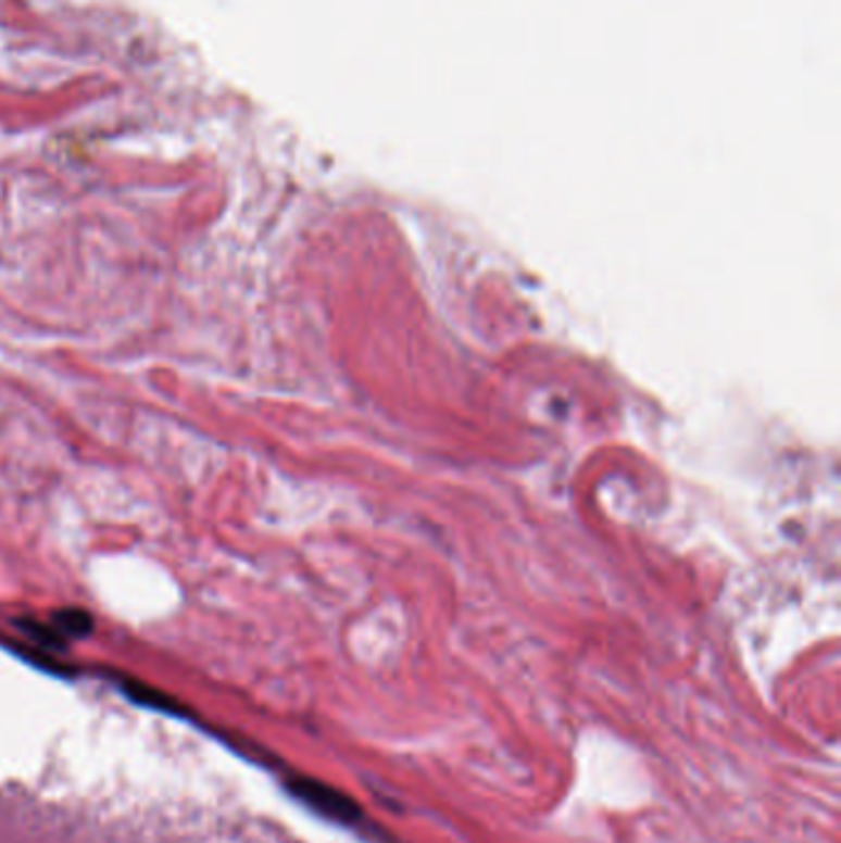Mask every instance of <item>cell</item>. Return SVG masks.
<instances>
[{
    "label": "cell",
    "instance_id": "2",
    "mask_svg": "<svg viewBox=\"0 0 841 843\" xmlns=\"http://www.w3.org/2000/svg\"><path fill=\"white\" fill-rule=\"evenodd\" d=\"M54 627L65 637H85L91 631V617L81 609H65L54 614Z\"/></svg>",
    "mask_w": 841,
    "mask_h": 843
},
{
    "label": "cell",
    "instance_id": "3",
    "mask_svg": "<svg viewBox=\"0 0 841 843\" xmlns=\"http://www.w3.org/2000/svg\"><path fill=\"white\" fill-rule=\"evenodd\" d=\"M124 691L131 695L134 701H139L143 705H153V708H161V710H176L178 705L168 701L163 693H155L151 691L149 685H141V683H124Z\"/></svg>",
    "mask_w": 841,
    "mask_h": 843
},
{
    "label": "cell",
    "instance_id": "4",
    "mask_svg": "<svg viewBox=\"0 0 841 843\" xmlns=\"http://www.w3.org/2000/svg\"><path fill=\"white\" fill-rule=\"evenodd\" d=\"M21 627L27 631V634H30L33 639H38L40 644H45V646H62V644H65V634H62L58 627L50 629V627H45V625H35V621H21Z\"/></svg>",
    "mask_w": 841,
    "mask_h": 843
},
{
    "label": "cell",
    "instance_id": "1",
    "mask_svg": "<svg viewBox=\"0 0 841 843\" xmlns=\"http://www.w3.org/2000/svg\"><path fill=\"white\" fill-rule=\"evenodd\" d=\"M287 790L297 796L299 802H304L311 809L322 814V817L343 823V827H353V823L363 821V811L359 802L338 787L326 784L316 777L294 775L287 780Z\"/></svg>",
    "mask_w": 841,
    "mask_h": 843
}]
</instances>
